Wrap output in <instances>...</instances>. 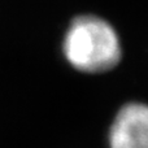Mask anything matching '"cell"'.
Here are the masks:
<instances>
[{"instance_id": "6da1fadb", "label": "cell", "mask_w": 148, "mask_h": 148, "mask_svg": "<svg viewBox=\"0 0 148 148\" xmlns=\"http://www.w3.org/2000/svg\"><path fill=\"white\" fill-rule=\"evenodd\" d=\"M61 49L68 64L86 74L109 72L122 59V43L117 30L95 14H81L70 21Z\"/></svg>"}, {"instance_id": "7a4b0ae2", "label": "cell", "mask_w": 148, "mask_h": 148, "mask_svg": "<svg viewBox=\"0 0 148 148\" xmlns=\"http://www.w3.org/2000/svg\"><path fill=\"white\" fill-rule=\"evenodd\" d=\"M109 148H148V108L146 104L130 101L114 116L109 133Z\"/></svg>"}]
</instances>
